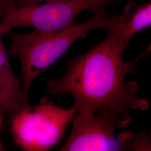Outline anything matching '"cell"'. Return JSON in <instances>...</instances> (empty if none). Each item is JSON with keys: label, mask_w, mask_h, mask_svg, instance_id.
Segmentation results:
<instances>
[{"label": "cell", "mask_w": 151, "mask_h": 151, "mask_svg": "<svg viewBox=\"0 0 151 151\" xmlns=\"http://www.w3.org/2000/svg\"><path fill=\"white\" fill-rule=\"evenodd\" d=\"M6 114V112L5 109L3 107V106L0 104V133H1V130L2 128L3 124L4 123ZM6 151L5 148L4 146V144L2 142L1 137H0V151Z\"/></svg>", "instance_id": "cell-9"}, {"label": "cell", "mask_w": 151, "mask_h": 151, "mask_svg": "<svg viewBox=\"0 0 151 151\" xmlns=\"http://www.w3.org/2000/svg\"><path fill=\"white\" fill-rule=\"evenodd\" d=\"M54 0H17L14 6L16 7H22V6H27L32 5L39 4L42 2H49Z\"/></svg>", "instance_id": "cell-8"}, {"label": "cell", "mask_w": 151, "mask_h": 151, "mask_svg": "<svg viewBox=\"0 0 151 151\" xmlns=\"http://www.w3.org/2000/svg\"><path fill=\"white\" fill-rule=\"evenodd\" d=\"M8 49L0 51V104L12 116L29 105L24 96L22 80L15 74Z\"/></svg>", "instance_id": "cell-7"}, {"label": "cell", "mask_w": 151, "mask_h": 151, "mask_svg": "<svg viewBox=\"0 0 151 151\" xmlns=\"http://www.w3.org/2000/svg\"><path fill=\"white\" fill-rule=\"evenodd\" d=\"M151 24V2L137 5L130 1L121 14L111 17L106 29L124 51L131 38Z\"/></svg>", "instance_id": "cell-6"}, {"label": "cell", "mask_w": 151, "mask_h": 151, "mask_svg": "<svg viewBox=\"0 0 151 151\" xmlns=\"http://www.w3.org/2000/svg\"><path fill=\"white\" fill-rule=\"evenodd\" d=\"M123 0H54L43 5L16 7L8 5L0 16V34L16 27H32L42 31L59 30L73 25L82 11L96 14L109 4Z\"/></svg>", "instance_id": "cell-5"}, {"label": "cell", "mask_w": 151, "mask_h": 151, "mask_svg": "<svg viewBox=\"0 0 151 151\" xmlns=\"http://www.w3.org/2000/svg\"><path fill=\"white\" fill-rule=\"evenodd\" d=\"M8 5H9V4L7 2V0H0V12L1 13V15L4 12L6 6Z\"/></svg>", "instance_id": "cell-10"}, {"label": "cell", "mask_w": 151, "mask_h": 151, "mask_svg": "<svg viewBox=\"0 0 151 151\" xmlns=\"http://www.w3.org/2000/svg\"><path fill=\"white\" fill-rule=\"evenodd\" d=\"M111 17L105 10L94 14L86 22L52 31L35 29L22 34L10 30L5 33L10 40V56L19 58L22 66L24 96L29 102V92L35 80L65 54L76 40L96 29H106Z\"/></svg>", "instance_id": "cell-2"}, {"label": "cell", "mask_w": 151, "mask_h": 151, "mask_svg": "<svg viewBox=\"0 0 151 151\" xmlns=\"http://www.w3.org/2000/svg\"><path fill=\"white\" fill-rule=\"evenodd\" d=\"M99 113L78 114L73 121L70 135L60 151H141L145 144L143 134L115 132L132 121L129 111L103 110Z\"/></svg>", "instance_id": "cell-3"}, {"label": "cell", "mask_w": 151, "mask_h": 151, "mask_svg": "<svg viewBox=\"0 0 151 151\" xmlns=\"http://www.w3.org/2000/svg\"><path fill=\"white\" fill-rule=\"evenodd\" d=\"M17 1V0H7V2H8L9 5H14Z\"/></svg>", "instance_id": "cell-12"}, {"label": "cell", "mask_w": 151, "mask_h": 151, "mask_svg": "<svg viewBox=\"0 0 151 151\" xmlns=\"http://www.w3.org/2000/svg\"><path fill=\"white\" fill-rule=\"evenodd\" d=\"M2 35L1 34H0V51L5 50H7V49L6 48L5 45L3 43L2 39Z\"/></svg>", "instance_id": "cell-11"}, {"label": "cell", "mask_w": 151, "mask_h": 151, "mask_svg": "<svg viewBox=\"0 0 151 151\" xmlns=\"http://www.w3.org/2000/svg\"><path fill=\"white\" fill-rule=\"evenodd\" d=\"M77 114L75 105L63 109L47 103L29 105L12 115L11 132L16 145L27 151H46L56 146Z\"/></svg>", "instance_id": "cell-4"}, {"label": "cell", "mask_w": 151, "mask_h": 151, "mask_svg": "<svg viewBox=\"0 0 151 151\" xmlns=\"http://www.w3.org/2000/svg\"><path fill=\"white\" fill-rule=\"evenodd\" d=\"M1 15V12H0V16Z\"/></svg>", "instance_id": "cell-13"}, {"label": "cell", "mask_w": 151, "mask_h": 151, "mask_svg": "<svg viewBox=\"0 0 151 151\" xmlns=\"http://www.w3.org/2000/svg\"><path fill=\"white\" fill-rule=\"evenodd\" d=\"M123 52L108 34L96 46L70 60L65 75L49 81L45 91L51 95H71L77 114L146 110L149 103L137 95V83L125 81L134 63L124 62Z\"/></svg>", "instance_id": "cell-1"}]
</instances>
